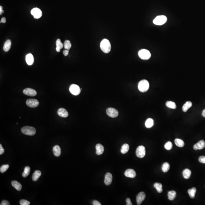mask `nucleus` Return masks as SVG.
I'll use <instances>...</instances> for the list:
<instances>
[{"label": "nucleus", "mask_w": 205, "mask_h": 205, "mask_svg": "<svg viewBox=\"0 0 205 205\" xmlns=\"http://www.w3.org/2000/svg\"><path fill=\"white\" fill-rule=\"evenodd\" d=\"M100 48L103 52L108 53L111 51V43L108 39H104L100 43Z\"/></svg>", "instance_id": "1"}, {"label": "nucleus", "mask_w": 205, "mask_h": 205, "mask_svg": "<svg viewBox=\"0 0 205 205\" xmlns=\"http://www.w3.org/2000/svg\"><path fill=\"white\" fill-rule=\"evenodd\" d=\"M149 84L148 81L146 79L141 80L138 85V89L141 92H147L149 89Z\"/></svg>", "instance_id": "2"}, {"label": "nucleus", "mask_w": 205, "mask_h": 205, "mask_svg": "<svg viewBox=\"0 0 205 205\" xmlns=\"http://www.w3.org/2000/svg\"><path fill=\"white\" fill-rule=\"evenodd\" d=\"M21 132L23 134L29 136H33L36 133V131L35 128L33 127L26 126L22 128Z\"/></svg>", "instance_id": "3"}, {"label": "nucleus", "mask_w": 205, "mask_h": 205, "mask_svg": "<svg viewBox=\"0 0 205 205\" xmlns=\"http://www.w3.org/2000/svg\"><path fill=\"white\" fill-rule=\"evenodd\" d=\"M167 21V17L164 15L158 16L156 17L153 21L154 24L161 26L165 24Z\"/></svg>", "instance_id": "4"}, {"label": "nucleus", "mask_w": 205, "mask_h": 205, "mask_svg": "<svg viewBox=\"0 0 205 205\" xmlns=\"http://www.w3.org/2000/svg\"><path fill=\"white\" fill-rule=\"evenodd\" d=\"M138 56L141 58L143 60H148L151 57L150 52L146 49H142L139 51Z\"/></svg>", "instance_id": "5"}, {"label": "nucleus", "mask_w": 205, "mask_h": 205, "mask_svg": "<svg viewBox=\"0 0 205 205\" xmlns=\"http://www.w3.org/2000/svg\"><path fill=\"white\" fill-rule=\"evenodd\" d=\"M137 157L139 158H143L146 155V148L143 146H139L137 148L136 152Z\"/></svg>", "instance_id": "6"}, {"label": "nucleus", "mask_w": 205, "mask_h": 205, "mask_svg": "<svg viewBox=\"0 0 205 205\" xmlns=\"http://www.w3.org/2000/svg\"><path fill=\"white\" fill-rule=\"evenodd\" d=\"M70 91L72 94L74 96H78L81 93L80 87L78 85L76 84H72L70 87Z\"/></svg>", "instance_id": "7"}, {"label": "nucleus", "mask_w": 205, "mask_h": 205, "mask_svg": "<svg viewBox=\"0 0 205 205\" xmlns=\"http://www.w3.org/2000/svg\"><path fill=\"white\" fill-rule=\"evenodd\" d=\"M106 111L107 115L112 118H115L117 117L119 115L118 111L114 108H108Z\"/></svg>", "instance_id": "8"}, {"label": "nucleus", "mask_w": 205, "mask_h": 205, "mask_svg": "<svg viewBox=\"0 0 205 205\" xmlns=\"http://www.w3.org/2000/svg\"><path fill=\"white\" fill-rule=\"evenodd\" d=\"M31 13L35 19H38L40 18L42 15V12L40 9L37 8H35L32 10Z\"/></svg>", "instance_id": "9"}, {"label": "nucleus", "mask_w": 205, "mask_h": 205, "mask_svg": "<svg viewBox=\"0 0 205 205\" xmlns=\"http://www.w3.org/2000/svg\"><path fill=\"white\" fill-rule=\"evenodd\" d=\"M26 103L27 106L32 108L37 107L39 104L38 100L35 99H28L26 101Z\"/></svg>", "instance_id": "10"}, {"label": "nucleus", "mask_w": 205, "mask_h": 205, "mask_svg": "<svg viewBox=\"0 0 205 205\" xmlns=\"http://www.w3.org/2000/svg\"><path fill=\"white\" fill-rule=\"evenodd\" d=\"M146 197V194L144 192H141L138 194L136 198L137 205H141L144 200L145 199Z\"/></svg>", "instance_id": "11"}, {"label": "nucleus", "mask_w": 205, "mask_h": 205, "mask_svg": "<svg viewBox=\"0 0 205 205\" xmlns=\"http://www.w3.org/2000/svg\"><path fill=\"white\" fill-rule=\"evenodd\" d=\"M23 92L24 94L31 96H35L37 94V93L35 90L29 88L24 89L23 91Z\"/></svg>", "instance_id": "12"}, {"label": "nucleus", "mask_w": 205, "mask_h": 205, "mask_svg": "<svg viewBox=\"0 0 205 205\" xmlns=\"http://www.w3.org/2000/svg\"><path fill=\"white\" fill-rule=\"evenodd\" d=\"M205 147V141L203 140L200 141L194 146L193 148L195 150H201Z\"/></svg>", "instance_id": "13"}, {"label": "nucleus", "mask_w": 205, "mask_h": 205, "mask_svg": "<svg viewBox=\"0 0 205 205\" xmlns=\"http://www.w3.org/2000/svg\"><path fill=\"white\" fill-rule=\"evenodd\" d=\"M113 180V176L111 173H108L105 176L104 182L106 185H109L111 184Z\"/></svg>", "instance_id": "14"}, {"label": "nucleus", "mask_w": 205, "mask_h": 205, "mask_svg": "<svg viewBox=\"0 0 205 205\" xmlns=\"http://www.w3.org/2000/svg\"><path fill=\"white\" fill-rule=\"evenodd\" d=\"M136 172L134 169H127L125 172V175L127 177L131 178H135L136 177Z\"/></svg>", "instance_id": "15"}, {"label": "nucleus", "mask_w": 205, "mask_h": 205, "mask_svg": "<svg viewBox=\"0 0 205 205\" xmlns=\"http://www.w3.org/2000/svg\"><path fill=\"white\" fill-rule=\"evenodd\" d=\"M58 113L60 116L64 118H66L68 116V112L64 108H60L58 111Z\"/></svg>", "instance_id": "16"}, {"label": "nucleus", "mask_w": 205, "mask_h": 205, "mask_svg": "<svg viewBox=\"0 0 205 205\" xmlns=\"http://www.w3.org/2000/svg\"><path fill=\"white\" fill-rule=\"evenodd\" d=\"M96 153L97 155H101L102 154L104 151V147L103 146L100 144H98L96 146Z\"/></svg>", "instance_id": "17"}, {"label": "nucleus", "mask_w": 205, "mask_h": 205, "mask_svg": "<svg viewBox=\"0 0 205 205\" xmlns=\"http://www.w3.org/2000/svg\"><path fill=\"white\" fill-rule=\"evenodd\" d=\"M26 60L28 65H31L33 64L34 62L33 56L31 54H27L26 57Z\"/></svg>", "instance_id": "18"}, {"label": "nucleus", "mask_w": 205, "mask_h": 205, "mask_svg": "<svg viewBox=\"0 0 205 205\" xmlns=\"http://www.w3.org/2000/svg\"><path fill=\"white\" fill-rule=\"evenodd\" d=\"M53 152L56 157H59L61 154V149L60 147L58 145L54 146L53 148Z\"/></svg>", "instance_id": "19"}, {"label": "nucleus", "mask_w": 205, "mask_h": 205, "mask_svg": "<svg viewBox=\"0 0 205 205\" xmlns=\"http://www.w3.org/2000/svg\"><path fill=\"white\" fill-rule=\"evenodd\" d=\"M11 44H12V43H11V40H7L4 44V47H3L4 50L5 52L9 51L11 48Z\"/></svg>", "instance_id": "20"}, {"label": "nucleus", "mask_w": 205, "mask_h": 205, "mask_svg": "<svg viewBox=\"0 0 205 205\" xmlns=\"http://www.w3.org/2000/svg\"><path fill=\"white\" fill-rule=\"evenodd\" d=\"M12 185L13 187H14L18 191H21L22 189V185L20 183L18 182L16 180H14L12 182Z\"/></svg>", "instance_id": "21"}, {"label": "nucleus", "mask_w": 205, "mask_h": 205, "mask_svg": "<svg viewBox=\"0 0 205 205\" xmlns=\"http://www.w3.org/2000/svg\"><path fill=\"white\" fill-rule=\"evenodd\" d=\"M56 50L58 52H60V50L64 47V44H62L61 41V40L60 39H58L56 41Z\"/></svg>", "instance_id": "22"}, {"label": "nucleus", "mask_w": 205, "mask_h": 205, "mask_svg": "<svg viewBox=\"0 0 205 205\" xmlns=\"http://www.w3.org/2000/svg\"><path fill=\"white\" fill-rule=\"evenodd\" d=\"M41 175V172L39 170H37L33 174L32 179L33 181H36L38 180Z\"/></svg>", "instance_id": "23"}, {"label": "nucleus", "mask_w": 205, "mask_h": 205, "mask_svg": "<svg viewBox=\"0 0 205 205\" xmlns=\"http://www.w3.org/2000/svg\"><path fill=\"white\" fill-rule=\"evenodd\" d=\"M192 106V103L190 101L186 102L185 104H184L182 107V111L184 112H186L189 108H190Z\"/></svg>", "instance_id": "24"}, {"label": "nucleus", "mask_w": 205, "mask_h": 205, "mask_svg": "<svg viewBox=\"0 0 205 205\" xmlns=\"http://www.w3.org/2000/svg\"><path fill=\"white\" fill-rule=\"evenodd\" d=\"M191 174H192V172L190 169H185L183 172V175L184 176V177L185 178V179H188L190 177Z\"/></svg>", "instance_id": "25"}, {"label": "nucleus", "mask_w": 205, "mask_h": 205, "mask_svg": "<svg viewBox=\"0 0 205 205\" xmlns=\"http://www.w3.org/2000/svg\"><path fill=\"white\" fill-rule=\"evenodd\" d=\"M154 125V120L153 119L151 118L148 119L145 122V126L147 128H150L152 127Z\"/></svg>", "instance_id": "26"}, {"label": "nucleus", "mask_w": 205, "mask_h": 205, "mask_svg": "<svg viewBox=\"0 0 205 205\" xmlns=\"http://www.w3.org/2000/svg\"><path fill=\"white\" fill-rule=\"evenodd\" d=\"M168 197L170 201H173L176 196V192L175 191H171L168 193Z\"/></svg>", "instance_id": "27"}, {"label": "nucleus", "mask_w": 205, "mask_h": 205, "mask_svg": "<svg viewBox=\"0 0 205 205\" xmlns=\"http://www.w3.org/2000/svg\"><path fill=\"white\" fill-rule=\"evenodd\" d=\"M196 192V189L194 187H193L191 189H189L188 191V193L189 194L190 197L191 198H194Z\"/></svg>", "instance_id": "28"}, {"label": "nucleus", "mask_w": 205, "mask_h": 205, "mask_svg": "<svg viewBox=\"0 0 205 205\" xmlns=\"http://www.w3.org/2000/svg\"><path fill=\"white\" fill-rule=\"evenodd\" d=\"M166 105L167 107L171 109H175L176 108V105L174 102L172 101H167L166 103Z\"/></svg>", "instance_id": "29"}, {"label": "nucleus", "mask_w": 205, "mask_h": 205, "mask_svg": "<svg viewBox=\"0 0 205 205\" xmlns=\"http://www.w3.org/2000/svg\"><path fill=\"white\" fill-rule=\"evenodd\" d=\"M154 186L157 190L158 192L159 193H161L163 192V188H162V185L160 183L156 182L154 184Z\"/></svg>", "instance_id": "30"}, {"label": "nucleus", "mask_w": 205, "mask_h": 205, "mask_svg": "<svg viewBox=\"0 0 205 205\" xmlns=\"http://www.w3.org/2000/svg\"><path fill=\"white\" fill-rule=\"evenodd\" d=\"M174 142L175 144L178 147H182L184 146V142L182 140L178 138L175 139Z\"/></svg>", "instance_id": "31"}, {"label": "nucleus", "mask_w": 205, "mask_h": 205, "mask_svg": "<svg viewBox=\"0 0 205 205\" xmlns=\"http://www.w3.org/2000/svg\"><path fill=\"white\" fill-rule=\"evenodd\" d=\"M129 149V146L128 144H125L123 145L121 149V152L123 154L127 153Z\"/></svg>", "instance_id": "32"}, {"label": "nucleus", "mask_w": 205, "mask_h": 205, "mask_svg": "<svg viewBox=\"0 0 205 205\" xmlns=\"http://www.w3.org/2000/svg\"><path fill=\"white\" fill-rule=\"evenodd\" d=\"M170 169V165L169 163L165 162L163 164L162 167V170L164 173H167Z\"/></svg>", "instance_id": "33"}, {"label": "nucleus", "mask_w": 205, "mask_h": 205, "mask_svg": "<svg viewBox=\"0 0 205 205\" xmlns=\"http://www.w3.org/2000/svg\"><path fill=\"white\" fill-rule=\"evenodd\" d=\"M31 169L29 167H26L24 168V171L22 174V176L23 177H26L28 176L30 173Z\"/></svg>", "instance_id": "34"}, {"label": "nucleus", "mask_w": 205, "mask_h": 205, "mask_svg": "<svg viewBox=\"0 0 205 205\" xmlns=\"http://www.w3.org/2000/svg\"><path fill=\"white\" fill-rule=\"evenodd\" d=\"M64 47L65 50H69L71 47V44L70 41L68 40H66L64 41Z\"/></svg>", "instance_id": "35"}, {"label": "nucleus", "mask_w": 205, "mask_h": 205, "mask_svg": "<svg viewBox=\"0 0 205 205\" xmlns=\"http://www.w3.org/2000/svg\"><path fill=\"white\" fill-rule=\"evenodd\" d=\"M165 148H166V149L167 150H170L171 149L173 148V144L172 142L170 141L167 142L165 145Z\"/></svg>", "instance_id": "36"}, {"label": "nucleus", "mask_w": 205, "mask_h": 205, "mask_svg": "<svg viewBox=\"0 0 205 205\" xmlns=\"http://www.w3.org/2000/svg\"><path fill=\"white\" fill-rule=\"evenodd\" d=\"M9 167V165H3L0 168V171L2 173H5L6 171L8 169Z\"/></svg>", "instance_id": "37"}, {"label": "nucleus", "mask_w": 205, "mask_h": 205, "mask_svg": "<svg viewBox=\"0 0 205 205\" xmlns=\"http://www.w3.org/2000/svg\"><path fill=\"white\" fill-rule=\"evenodd\" d=\"M19 203L21 205H29L30 204V202L24 199L21 200Z\"/></svg>", "instance_id": "38"}, {"label": "nucleus", "mask_w": 205, "mask_h": 205, "mask_svg": "<svg viewBox=\"0 0 205 205\" xmlns=\"http://www.w3.org/2000/svg\"><path fill=\"white\" fill-rule=\"evenodd\" d=\"M199 161L200 163H205V156H202L200 157L199 158Z\"/></svg>", "instance_id": "39"}, {"label": "nucleus", "mask_w": 205, "mask_h": 205, "mask_svg": "<svg viewBox=\"0 0 205 205\" xmlns=\"http://www.w3.org/2000/svg\"><path fill=\"white\" fill-rule=\"evenodd\" d=\"M10 205V204L9 203V202L6 201V200H4L2 202L0 205Z\"/></svg>", "instance_id": "40"}, {"label": "nucleus", "mask_w": 205, "mask_h": 205, "mask_svg": "<svg viewBox=\"0 0 205 205\" xmlns=\"http://www.w3.org/2000/svg\"><path fill=\"white\" fill-rule=\"evenodd\" d=\"M4 148L2 146L1 144H0V155H1L3 154L4 152Z\"/></svg>", "instance_id": "41"}, {"label": "nucleus", "mask_w": 205, "mask_h": 205, "mask_svg": "<svg viewBox=\"0 0 205 205\" xmlns=\"http://www.w3.org/2000/svg\"><path fill=\"white\" fill-rule=\"evenodd\" d=\"M126 202L127 205H132V204L130 198H128L126 199Z\"/></svg>", "instance_id": "42"}, {"label": "nucleus", "mask_w": 205, "mask_h": 205, "mask_svg": "<svg viewBox=\"0 0 205 205\" xmlns=\"http://www.w3.org/2000/svg\"><path fill=\"white\" fill-rule=\"evenodd\" d=\"M68 53H69V50H65L63 51V54L65 56H67L68 55Z\"/></svg>", "instance_id": "43"}, {"label": "nucleus", "mask_w": 205, "mask_h": 205, "mask_svg": "<svg viewBox=\"0 0 205 205\" xmlns=\"http://www.w3.org/2000/svg\"><path fill=\"white\" fill-rule=\"evenodd\" d=\"M93 204L94 205H101V204L98 201L94 200L93 202Z\"/></svg>", "instance_id": "44"}, {"label": "nucleus", "mask_w": 205, "mask_h": 205, "mask_svg": "<svg viewBox=\"0 0 205 205\" xmlns=\"http://www.w3.org/2000/svg\"><path fill=\"white\" fill-rule=\"evenodd\" d=\"M6 22V18L3 17L1 19V21H0V23H5Z\"/></svg>", "instance_id": "45"}, {"label": "nucleus", "mask_w": 205, "mask_h": 205, "mask_svg": "<svg viewBox=\"0 0 205 205\" xmlns=\"http://www.w3.org/2000/svg\"><path fill=\"white\" fill-rule=\"evenodd\" d=\"M4 11L3 10V9H2V6H0V15H2V13H4Z\"/></svg>", "instance_id": "46"}, {"label": "nucleus", "mask_w": 205, "mask_h": 205, "mask_svg": "<svg viewBox=\"0 0 205 205\" xmlns=\"http://www.w3.org/2000/svg\"><path fill=\"white\" fill-rule=\"evenodd\" d=\"M202 115L203 117H205V109L203 111H202Z\"/></svg>", "instance_id": "47"}]
</instances>
